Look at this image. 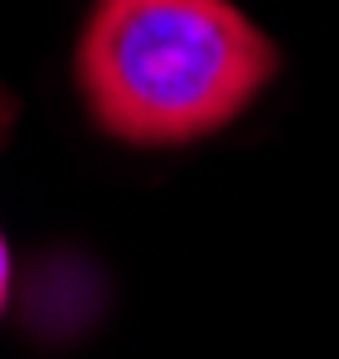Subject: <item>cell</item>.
<instances>
[{"label": "cell", "instance_id": "3", "mask_svg": "<svg viewBox=\"0 0 339 359\" xmlns=\"http://www.w3.org/2000/svg\"><path fill=\"white\" fill-rule=\"evenodd\" d=\"M6 283H11V253H6V238H0V304H6Z\"/></svg>", "mask_w": 339, "mask_h": 359}, {"label": "cell", "instance_id": "1", "mask_svg": "<svg viewBox=\"0 0 339 359\" xmlns=\"http://www.w3.org/2000/svg\"><path fill=\"white\" fill-rule=\"evenodd\" d=\"M96 127L132 147L218 137L279 76V46L233 0H96L77 51Z\"/></svg>", "mask_w": 339, "mask_h": 359}, {"label": "cell", "instance_id": "2", "mask_svg": "<svg viewBox=\"0 0 339 359\" xmlns=\"http://www.w3.org/2000/svg\"><path fill=\"white\" fill-rule=\"evenodd\" d=\"M11 122H15V102L6 97V91H0V137L11 132Z\"/></svg>", "mask_w": 339, "mask_h": 359}]
</instances>
